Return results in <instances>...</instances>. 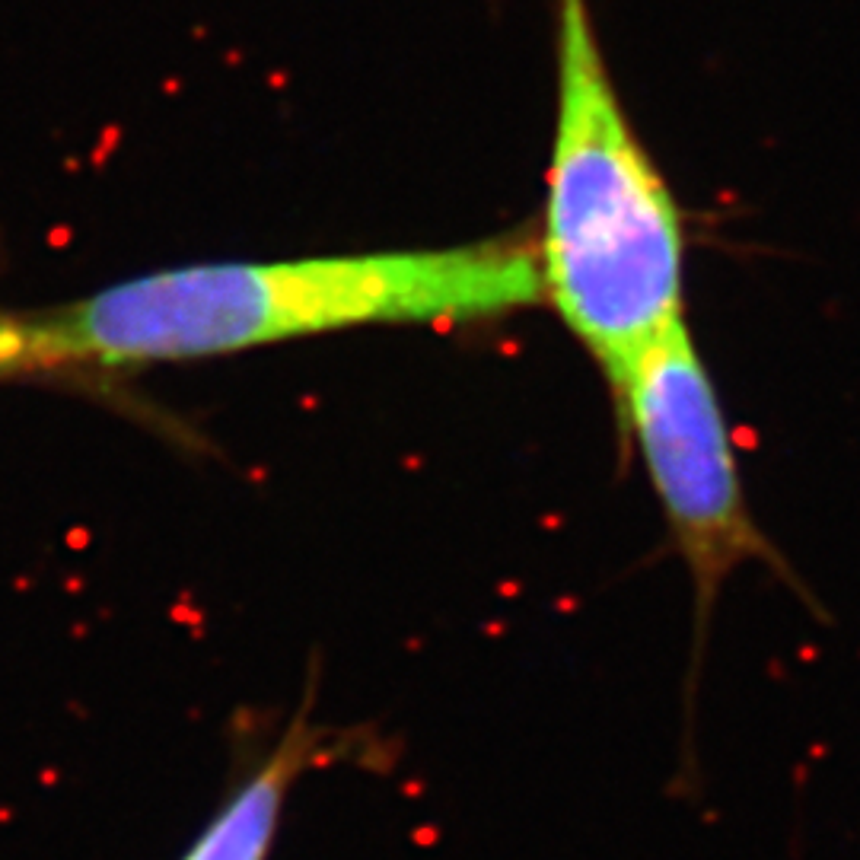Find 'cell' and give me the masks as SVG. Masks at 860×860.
<instances>
[{"mask_svg": "<svg viewBox=\"0 0 860 860\" xmlns=\"http://www.w3.org/2000/svg\"><path fill=\"white\" fill-rule=\"evenodd\" d=\"M542 303L536 243L204 262L29 316L39 367H137L239 354L360 325L475 322Z\"/></svg>", "mask_w": 860, "mask_h": 860, "instance_id": "obj_1", "label": "cell"}, {"mask_svg": "<svg viewBox=\"0 0 860 860\" xmlns=\"http://www.w3.org/2000/svg\"><path fill=\"white\" fill-rule=\"evenodd\" d=\"M558 99L536 243L542 303L609 386L685 322V220L602 58L590 0H555Z\"/></svg>", "mask_w": 860, "mask_h": 860, "instance_id": "obj_2", "label": "cell"}, {"mask_svg": "<svg viewBox=\"0 0 860 860\" xmlns=\"http://www.w3.org/2000/svg\"><path fill=\"white\" fill-rule=\"evenodd\" d=\"M669 536L692 577L698 615L749 561L778 564L755 526L717 386L685 322L644 348L612 383Z\"/></svg>", "mask_w": 860, "mask_h": 860, "instance_id": "obj_3", "label": "cell"}, {"mask_svg": "<svg viewBox=\"0 0 860 860\" xmlns=\"http://www.w3.org/2000/svg\"><path fill=\"white\" fill-rule=\"evenodd\" d=\"M316 743L319 733L306 717H297L262 768L223 803L182 860H268L290 787L313 762Z\"/></svg>", "mask_w": 860, "mask_h": 860, "instance_id": "obj_4", "label": "cell"}, {"mask_svg": "<svg viewBox=\"0 0 860 860\" xmlns=\"http://www.w3.org/2000/svg\"><path fill=\"white\" fill-rule=\"evenodd\" d=\"M36 370L42 367H39L36 341H32L29 316H10L0 309V380L36 373Z\"/></svg>", "mask_w": 860, "mask_h": 860, "instance_id": "obj_5", "label": "cell"}]
</instances>
